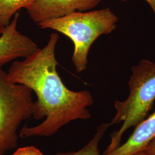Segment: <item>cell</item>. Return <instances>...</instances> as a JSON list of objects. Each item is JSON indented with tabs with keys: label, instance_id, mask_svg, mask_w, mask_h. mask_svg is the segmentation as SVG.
<instances>
[{
	"label": "cell",
	"instance_id": "6da1fadb",
	"mask_svg": "<svg viewBox=\"0 0 155 155\" xmlns=\"http://www.w3.org/2000/svg\"><path fill=\"white\" fill-rule=\"evenodd\" d=\"M58 40L59 35L51 33L44 47L21 61L13 62L6 72L10 81L26 86L36 95L33 118H45L37 126L22 127L19 133L22 139L50 137L72 121L86 120L91 117L88 109L94 102L91 93L68 89L57 71L55 48Z\"/></svg>",
	"mask_w": 155,
	"mask_h": 155
},
{
	"label": "cell",
	"instance_id": "7a4b0ae2",
	"mask_svg": "<svg viewBox=\"0 0 155 155\" xmlns=\"http://www.w3.org/2000/svg\"><path fill=\"white\" fill-rule=\"evenodd\" d=\"M118 18L110 8L87 12H77L46 20L38 24L62 33L72 40L74 50L72 61L77 72L86 70L89 50L101 35H107L117 27Z\"/></svg>",
	"mask_w": 155,
	"mask_h": 155
},
{
	"label": "cell",
	"instance_id": "3957f363",
	"mask_svg": "<svg viewBox=\"0 0 155 155\" xmlns=\"http://www.w3.org/2000/svg\"><path fill=\"white\" fill-rule=\"evenodd\" d=\"M128 84L129 95L124 101H115L116 114L111 122H122V127L111 134L110 143L104 155L117 148L125 131L141 122L152 109L155 100V63L143 59L133 66Z\"/></svg>",
	"mask_w": 155,
	"mask_h": 155
},
{
	"label": "cell",
	"instance_id": "277c9868",
	"mask_svg": "<svg viewBox=\"0 0 155 155\" xmlns=\"http://www.w3.org/2000/svg\"><path fill=\"white\" fill-rule=\"evenodd\" d=\"M32 91L12 82L0 64V154L15 148L18 129L33 114Z\"/></svg>",
	"mask_w": 155,
	"mask_h": 155
},
{
	"label": "cell",
	"instance_id": "5b68a950",
	"mask_svg": "<svg viewBox=\"0 0 155 155\" xmlns=\"http://www.w3.org/2000/svg\"><path fill=\"white\" fill-rule=\"evenodd\" d=\"M102 0H36L27 9L28 15L37 24L66 16L77 12H87Z\"/></svg>",
	"mask_w": 155,
	"mask_h": 155
},
{
	"label": "cell",
	"instance_id": "8992f818",
	"mask_svg": "<svg viewBox=\"0 0 155 155\" xmlns=\"http://www.w3.org/2000/svg\"><path fill=\"white\" fill-rule=\"evenodd\" d=\"M19 12L0 36V64L4 65L20 58L33 55L39 48L27 36L17 29Z\"/></svg>",
	"mask_w": 155,
	"mask_h": 155
},
{
	"label": "cell",
	"instance_id": "52a82bcc",
	"mask_svg": "<svg viewBox=\"0 0 155 155\" xmlns=\"http://www.w3.org/2000/svg\"><path fill=\"white\" fill-rule=\"evenodd\" d=\"M127 141L105 155H133L143 151L155 139V111L137 125Z\"/></svg>",
	"mask_w": 155,
	"mask_h": 155
},
{
	"label": "cell",
	"instance_id": "ba28073f",
	"mask_svg": "<svg viewBox=\"0 0 155 155\" xmlns=\"http://www.w3.org/2000/svg\"><path fill=\"white\" fill-rule=\"evenodd\" d=\"M36 0H0V35L22 8L28 9Z\"/></svg>",
	"mask_w": 155,
	"mask_h": 155
},
{
	"label": "cell",
	"instance_id": "9c48e42d",
	"mask_svg": "<svg viewBox=\"0 0 155 155\" xmlns=\"http://www.w3.org/2000/svg\"><path fill=\"white\" fill-rule=\"evenodd\" d=\"M111 125V123L101 124L100 127H97V132L94 136V137L81 150L77 152H59L54 155H101L99 150L100 141Z\"/></svg>",
	"mask_w": 155,
	"mask_h": 155
},
{
	"label": "cell",
	"instance_id": "30bf717a",
	"mask_svg": "<svg viewBox=\"0 0 155 155\" xmlns=\"http://www.w3.org/2000/svg\"><path fill=\"white\" fill-rule=\"evenodd\" d=\"M12 155H44L38 148L33 146L20 148Z\"/></svg>",
	"mask_w": 155,
	"mask_h": 155
},
{
	"label": "cell",
	"instance_id": "8fae6325",
	"mask_svg": "<svg viewBox=\"0 0 155 155\" xmlns=\"http://www.w3.org/2000/svg\"><path fill=\"white\" fill-rule=\"evenodd\" d=\"M143 151L148 155H155V139L153 140Z\"/></svg>",
	"mask_w": 155,
	"mask_h": 155
},
{
	"label": "cell",
	"instance_id": "7c38bea8",
	"mask_svg": "<svg viewBox=\"0 0 155 155\" xmlns=\"http://www.w3.org/2000/svg\"><path fill=\"white\" fill-rule=\"evenodd\" d=\"M121 1L122 2H127L129 1H132V0H121ZM144 1H145L150 5L155 15V0H144Z\"/></svg>",
	"mask_w": 155,
	"mask_h": 155
},
{
	"label": "cell",
	"instance_id": "4fadbf2b",
	"mask_svg": "<svg viewBox=\"0 0 155 155\" xmlns=\"http://www.w3.org/2000/svg\"><path fill=\"white\" fill-rule=\"evenodd\" d=\"M148 155L147 153H145V152H144V151H141V152H139L138 153H136V154H134V155Z\"/></svg>",
	"mask_w": 155,
	"mask_h": 155
},
{
	"label": "cell",
	"instance_id": "5bb4252c",
	"mask_svg": "<svg viewBox=\"0 0 155 155\" xmlns=\"http://www.w3.org/2000/svg\"><path fill=\"white\" fill-rule=\"evenodd\" d=\"M0 155H4V154H0Z\"/></svg>",
	"mask_w": 155,
	"mask_h": 155
}]
</instances>
